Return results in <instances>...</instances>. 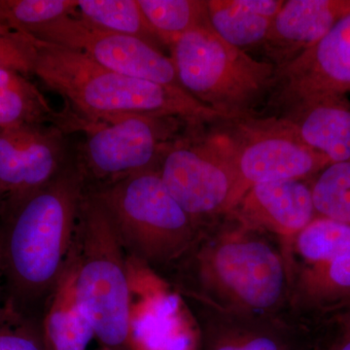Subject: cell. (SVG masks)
I'll list each match as a JSON object with an SVG mask.
<instances>
[{"label": "cell", "instance_id": "cell-1", "mask_svg": "<svg viewBox=\"0 0 350 350\" xmlns=\"http://www.w3.org/2000/svg\"><path fill=\"white\" fill-rule=\"evenodd\" d=\"M86 186L73 154L49 183L2 200L0 266L10 323L42 329L66 271Z\"/></svg>", "mask_w": 350, "mask_h": 350}, {"label": "cell", "instance_id": "cell-2", "mask_svg": "<svg viewBox=\"0 0 350 350\" xmlns=\"http://www.w3.org/2000/svg\"><path fill=\"white\" fill-rule=\"evenodd\" d=\"M165 275L191 303L229 312L290 313L282 244L232 215L200 230Z\"/></svg>", "mask_w": 350, "mask_h": 350}, {"label": "cell", "instance_id": "cell-3", "mask_svg": "<svg viewBox=\"0 0 350 350\" xmlns=\"http://www.w3.org/2000/svg\"><path fill=\"white\" fill-rule=\"evenodd\" d=\"M34 39L33 75L64 98V111L75 118L105 121L126 115H152L175 117L191 126L223 121L183 88L114 72L76 51Z\"/></svg>", "mask_w": 350, "mask_h": 350}, {"label": "cell", "instance_id": "cell-4", "mask_svg": "<svg viewBox=\"0 0 350 350\" xmlns=\"http://www.w3.org/2000/svg\"><path fill=\"white\" fill-rule=\"evenodd\" d=\"M126 257L105 207L86 186L68 265L76 303L105 350H131Z\"/></svg>", "mask_w": 350, "mask_h": 350}, {"label": "cell", "instance_id": "cell-5", "mask_svg": "<svg viewBox=\"0 0 350 350\" xmlns=\"http://www.w3.org/2000/svg\"><path fill=\"white\" fill-rule=\"evenodd\" d=\"M87 186L105 207L126 256L152 273L167 275L199 236L158 170Z\"/></svg>", "mask_w": 350, "mask_h": 350}, {"label": "cell", "instance_id": "cell-6", "mask_svg": "<svg viewBox=\"0 0 350 350\" xmlns=\"http://www.w3.org/2000/svg\"><path fill=\"white\" fill-rule=\"evenodd\" d=\"M170 51L181 87L223 121L256 116L271 93L275 66L226 42L208 23L177 39Z\"/></svg>", "mask_w": 350, "mask_h": 350}, {"label": "cell", "instance_id": "cell-7", "mask_svg": "<svg viewBox=\"0 0 350 350\" xmlns=\"http://www.w3.org/2000/svg\"><path fill=\"white\" fill-rule=\"evenodd\" d=\"M202 129H188L158 167L165 188L200 231L229 215L241 200L229 133Z\"/></svg>", "mask_w": 350, "mask_h": 350}, {"label": "cell", "instance_id": "cell-8", "mask_svg": "<svg viewBox=\"0 0 350 350\" xmlns=\"http://www.w3.org/2000/svg\"><path fill=\"white\" fill-rule=\"evenodd\" d=\"M63 114L64 131L84 137L75 158L92 186L158 170L165 152L184 135L183 129L192 128L175 117L137 114L85 121Z\"/></svg>", "mask_w": 350, "mask_h": 350}, {"label": "cell", "instance_id": "cell-9", "mask_svg": "<svg viewBox=\"0 0 350 350\" xmlns=\"http://www.w3.org/2000/svg\"><path fill=\"white\" fill-rule=\"evenodd\" d=\"M282 248L292 315L312 321L350 310V226L317 217Z\"/></svg>", "mask_w": 350, "mask_h": 350}, {"label": "cell", "instance_id": "cell-10", "mask_svg": "<svg viewBox=\"0 0 350 350\" xmlns=\"http://www.w3.org/2000/svg\"><path fill=\"white\" fill-rule=\"evenodd\" d=\"M227 123L241 198L257 184L312 180L331 163L304 144L280 117L252 116Z\"/></svg>", "mask_w": 350, "mask_h": 350}, {"label": "cell", "instance_id": "cell-11", "mask_svg": "<svg viewBox=\"0 0 350 350\" xmlns=\"http://www.w3.org/2000/svg\"><path fill=\"white\" fill-rule=\"evenodd\" d=\"M27 34L76 51L114 72L181 87L172 59L162 50L142 39L98 29L76 13L36 27Z\"/></svg>", "mask_w": 350, "mask_h": 350}, {"label": "cell", "instance_id": "cell-12", "mask_svg": "<svg viewBox=\"0 0 350 350\" xmlns=\"http://www.w3.org/2000/svg\"><path fill=\"white\" fill-rule=\"evenodd\" d=\"M349 93L350 12L319 42L276 69L266 116H282L306 103Z\"/></svg>", "mask_w": 350, "mask_h": 350}, {"label": "cell", "instance_id": "cell-13", "mask_svg": "<svg viewBox=\"0 0 350 350\" xmlns=\"http://www.w3.org/2000/svg\"><path fill=\"white\" fill-rule=\"evenodd\" d=\"M200 350H308L310 324L291 313L223 312L191 303Z\"/></svg>", "mask_w": 350, "mask_h": 350}, {"label": "cell", "instance_id": "cell-14", "mask_svg": "<svg viewBox=\"0 0 350 350\" xmlns=\"http://www.w3.org/2000/svg\"><path fill=\"white\" fill-rule=\"evenodd\" d=\"M68 135L53 124L0 130V192L21 194L52 181L72 159Z\"/></svg>", "mask_w": 350, "mask_h": 350}, {"label": "cell", "instance_id": "cell-15", "mask_svg": "<svg viewBox=\"0 0 350 350\" xmlns=\"http://www.w3.org/2000/svg\"><path fill=\"white\" fill-rule=\"evenodd\" d=\"M229 215L286 243L317 217L310 180L257 184Z\"/></svg>", "mask_w": 350, "mask_h": 350}, {"label": "cell", "instance_id": "cell-16", "mask_svg": "<svg viewBox=\"0 0 350 350\" xmlns=\"http://www.w3.org/2000/svg\"><path fill=\"white\" fill-rule=\"evenodd\" d=\"M350 12V0H288L273 18L261 49L282 68L319 42Z\"/></svg>", "mask_w": 350, "mask_h": 350}, {"label": "cell", "instance_id": "cell-17", "mask_svg": "<svg viewBox=\"0 0 350 350\" xmlns=\"http://www.w3.org/2000/svg\"><path fill=\"white\" fill-rule=\"evenodd\" d=\"M280 118L304 144L331 163L350 160V100L347 96L306 103Z\"/></svg>", "mask_w": 350, "mask_h": 350}, {"label": "cell", "instance_id": "cell-18", "mask_svg": "<svg viewBox=\"0 0 350 350\" xmlns=\"http://www.w3.org/2000/svg\"><path fill=\"white\" fill-rule=\"evenodd\" d=\"M63 115L52 107L29 76L0 68V130L53 124L61 126Z\"/></svg>", "mask_w": 350, "mask_h": 350}, {"label": "cell", "instance_id": "cell-19", "mask_svg": "<svg viewBox=\"0 0 350 350\" xmlns=\"http://www.w3.org/2000/svg\"><path fill=\"white\" fill-rule=\"evenodd\" d=\"M47 350H87L94 338L93 328L80 310L66 264L62 282L42 323Z\"/></svg>", "mask_w": 350, "mask_h": 350}, {"label": "cell", "instance_id": "cell-20", "mask_svg": "<svg viewBox=\"0 0 350 350\" xmlns=\"http://www.w3.org/2000/svg\"><path fill=\"white\" fill-rule=\"evenodd\" d=\"M206 9L213 31L244 52L262 47L273 22L254 12L247 0H206Z\"/></svg>", "mask_w": 350, "mask_h": 350}, {"label": "cell", "instance_id": "cell-21", "mask_svg": "<svg viewBox=\"0 0 350 350\" xmlns=\"http://www.w3.org/2000/svg\"><path fill=\"white\" fill-rule=\"evenodd\" d=\"M76 15L103 31L133 36L163 51L137 0H77Z\"/></svg>", "mask_w": 350, "mask_h": 350}, {"label": "cell", "instance_id": "cell-22", "mask_svg": "<svg viewBox=\"0 0 350 350\" xmlns=\"http://www.w3.org/2000/svg\"><path fill=\"white\" fill-rule=\"evenodd\" d=\"M145 19L170 49L187 32L208 23L206 0H137Z\"/></svg>", "mask_w": 350, "mask_h": 350}, {"label": "cell", "instance_id": "cell-23", "mask_svg": "<svg viewBox=\"0 0 350 350\" xmlns=\"http://www.w3.org/2000/svg\"><path fill=\"white\" fill-rule=\"evenodd\" d=\"M317 217L350 226V160L329 163L310 180Z\"/></svg>", "mask_w": 350, "mask_h": 350}, {"label": "cell", "instance_id": "cell-24", "mask_svg": "<svg viewBox=\"0 0 350 350\" xmlns=\"http://www.w3.org/2000/svg\"><path fill=\"white\" fill-rule=\"evenodd\" d=\"M77 0H0V22L27 32L76 13Z\"/></svg>", "mask_w": 350, "mask_h": 350}, {"label": "cell", "instance_id": "cell-25", "mask_svg": "<svg viewBox=\"0 0 350 350\" xmlns=\"http://www.w3.org/2000/svg\"><path fill=\"white\" fill-rule=\"evenodd\" d=\"M36 59L33 36L0 22V68L33 75Z\"/></svg>", "mask_w": 350, "mask_h": 350}, {"label": "cell", "instance_id": "cell-26", "mask_svg": "<svg viewBox=\"0 0 350 350\" xmlns=\"http://www.w3.org/2000/svg\"><path fill=\"white\" fill-rule=\"evenodd\" d=\"M308 324V350H350V310L324 315Z\"/></svg>", "mask_w": 350, "mask_h": 350}, {"label": "cell", "instance_id": "cell-27", "mask_svg": "<svg viewBox=\"0 0 350 350\" xmlns=\"http://www.w3.org/2000/svg\"><path fill=\"white\" fill-rule=\"evenodd\" d=\"M0 350H47L42 329L25 323L0 324Z\"/></svg>", "mask_w": 350, "mask_h": 350}, {"label": "cell", "instance_id": "cell-28", "mask_svg": "<svg viewBox=\"0 0 350 350\" xmlns=\"http://www.w3.org/2000/svg\"><path fill=\"white\" fill-rule=\"evenodd\" d=\"M10 323L3 310V290H2V273L0 266V324Z\"/></svg>", "mask_w": 350, "mask_h": 350}, {"label": "cell", "instance_id": "cell-29", "mask_svg": "<svg viewBox=\"0 0 350 350\" xmlns=\"http://www.w3.org/2000/svg\"><path fill=\"white\" fill-rule=\"evenodd\" d=\"M4 197H5V196H4L3 194H2L1 192H0V206H1L2 200H3Z\"/></svg>", "mask_w": 350, "mask_h": 350}, {"label": "cell", "instance_id": "cell-30", "mask_svg": "<svg viewBox=\"0 0 350 350\" xmlns=\"http://www.w3.org/2000/svg\"><path fill=\"white\" fill-rule=\"evenodd\" d=\"M100 350H105V349H100Z\"/></svg>", "mask_w": 350, "mask_h": 350}]
</instances>
